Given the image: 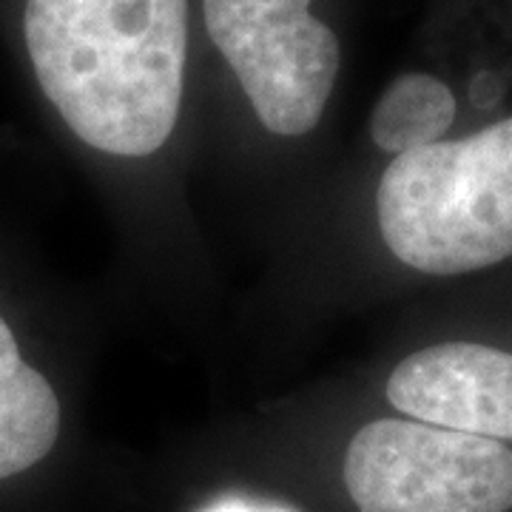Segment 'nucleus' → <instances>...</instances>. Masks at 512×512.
Listing matches in <instances>:
<instances>
[{
	"instance_id": "1",
	"label": "nucleus",
	"mask_w": 512,
	"mask_h": 512,
	"mask_svg": "<svg viewBox=\"0 0 512 512\" xmlns=\"http://www.w3.org/2000/svg\"><path fill=\"white\" fill-rule=\"evenodd\" d=\"M37 86L89 148L148 157L177 126L188 0H26Z\"/></svg>"
},
{
	"instance_id": "2",
	"label": "nucleus",
	"mask_w": 512,
	"mask_h": 512,
	"mask_svg": "<svg viewBox=\"0 0 512 512\" xmlns=\"http://www.w3.org/2000/svg\"><path fill=\"white\" fill-rule=\"evenodd\" d=\"M376 214L390 254L421 274H467L512 256V117L396 157Z\"/></svg>"
},
{
	"instance_id": "3",
	"label": "nucleus",
	"mask_w": 512,
	"mask_h": 512,
	"mask_svg": "<svg viewBox=\"0 0 512 512\" xmlns=\"http://www.w3.org/2000/svg\"><path fill=\"white\" fill-rule=\"evenodd\" d=\"M359 512H510L512 450L416 419H376L348 444Z\"/></svg>"
},
{
	"instance_id": "4",
	"label": "nucleus",
	"mask_w": 512,
	"mask_h": 512,
	"mask_svg": "<svg viewBox=\"0 0 512 512\" xmlns=\"http://www.w3.org/2000/svg\"><path fill=\"white\" fill-rule=\"evenodd\" d=\"M202 18L262 126L279 137L316 128L342 49L311 0H202Z\"/></svg>"
},
{
	"instance_id": "5",
	"label": "nucleus",
	"mask_w": 512,
	"mask_h": 512,
	"mask_svg": "<svg viewBox=\"0 0 512 512\" xmlns=\"http://www.w3.org/2000/svg\"><path fill=\"white\" fill-rule=\"evenodd\" d=\"M387 402L416 421L512 441V353L473 342L416 350L390 373Z\"/></svg>"
},
{
	"instance_id": "6",
	"label": "nucleus",
	"mask_w": 512,
	"mask_h": 512,
	"mask_svg": "<svg viewBox=\"0 0 512 512\" xmlns=\"http://www.w3.org/2000/svg\"><path fill=\"white\" fill-rule=\"evenodd\" d=\"M63 433L55 382L23 350L12 319L0 311V487L43 467Z\"/></svg>"
},
{
	"instance_id": "7",
	"label": "nucleus",
	"mask_w": 512,
	"mask_h": 512,
	"mask_svg": "<svg viewBox=\"0 0 512 512\" xmlns=\"http://www.w3.org/2000/svg\"><path fill=\"white\" fill-rule=\"evenodd\" d=\"M456 120V97L447 83L424 72L399 74L370 114L373 143L402 157L407 151L441 143Z\"/></svg>"
},
{
	"instance_id": "8",
	"label": "nucleus",
	"mask_w": 512,
	"mask_h": 512,
	"mask_svg": "<svg viewBox=\"0 0 512 512\" xmlns=\"http://www.w3.org/2000/svg\"><path fill=\"white\" fill-rule=\"evenodd\" d=\"M200 512H296L282 504H265V501H248V498H220Z\"/></svg>"
}]
</instances>
